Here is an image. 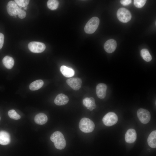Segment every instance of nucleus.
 Returning a JSON list of instances; mask_svg holds the SVG:
<instances>
[{
	"label": "nucleus",
	"instance_id": "obj_1",
	"mask_svg": "<svg viewBox=\"0 0 156 156\" xmlns=\"http://www.w3.org/2000/svg\"><path fill=\"white\" fill-rule=\"evenodd\" d=\"M55 148L62 150L64 148L66 145L65 139L62 133L60 131H56L51 135L50 138Z\"/></svg>",
	"mask_w": 156,
	"mask_h": 156
},
{
	"label": "nucleus",
	"instance_id": "obj_2",
	"mask_svg": "<svg viewBox=\"0 0 156 156\" xmlns=\"http://www.w3.org/2000/svg\"><path fill=\"white\" fill-rule=\"evenodd\" d=\"M79 127L82 131L88 133L94 130L95 125L93 122L90 119L83 118L81 119L79 122Z\"/></svg>",
	"mask_w": 156,
	"mask_h": 156
},
{
	"label": "nucleus",
	"instance_id": "obj_3",
	"mask_svg": "<svg viewBox=\"0 0 156 156\" xmlns=\"http://www.w3.org/2000/svg\"><path fill=\"white\" fill-rule=\"evenodd\" d=\"M99 23V19L96 17L90 18L87 22L84 27L85 32L88 34L94 33L97 28Z\"/></svg>",
	"mask_w": 156,
	"mask_h": 156
},
{
	"label": "nucleus",
	"instance_id": "obj_4",
	"mask_svg": "<svg viewBox=\"0 0 156 156\" xmlns=\"http://www.w3.org/2000/svg\"><path fill=\"white\" fill-rule=\"evenodd\" d=\"M117 16L118 20L123 23L128 22L131 18L130 12L124 8H120L118 9L117 12Z\"/></svg>",
	"mask_w": 156,
	"mask_h": 156
},
{
	"label": "nucleus",
	"instance_id": "obj_5",
	"mask_svg": "<svg viewBox=\"0 0 156 156\" xmlns=\"http://www.w3.org/2000/svg\"><path fill=\"white\" fill-rule=\"evenodd\" d=\"M118 121L116 114L113 112H109L103 117L102 121L104 124L107 126H112L115 124Z\"/></svg>",
	"mask_w": 156,
	"mask_h": 156
},
{
	"label": "nucleus",
	"instance_id": "obj_6",
	"mask_svg": "<svg viewBox=\"0 0 156 156\" xmlns=\"http://www.w3.org/2000/svg\"><path fill=\"white\" fill-rule=\"evenodd\" d=\"M137 115L140 121L143 124H147L150 120V113L148 111L145 109H139L137 111Z\"/></svg>",
	"mask_w": 156,
	"mask_h": 156
},
{
	"label": "nucleus",
	"instance_id": "obj_7",
	"mask_svg": "<svg viewBox=\"0 0 156 156\" xmlns=\"http://www.w3.org/2000/svg\"><path fill=\"white\" fill-rule=\"evenodd\" d=\"M28 47L31 52L36 53L43 52L46 48L45 45L44 43L35 41L30 42L28 44Z\"/></svg>",
	"mask_w": 156,
	"mask_h": 156
},
{
	"label": "nucleus",
	"instance_id": "obj_8",
	"mask_svg": "<svg viewBox=\"0 0 156 156\" xmlns=\"http://www.w3.org/2000/svg\"><path fill=\"white\" fill-rule=\"evenodd\" d=\"M66 82L70 87L75 90H79L81 87L82 80L78 77L70 78L67 79Z\"/></svg>",
	"mask_w": 156,
	"mask_h": 156
},
{
	"label": "nucleus",
	"instance_id": "obj_9",
	"mask_svg": "<svg viewBox=\"0 0 156 156\" xmlns=\"http://www.w3.org/2000/svg\"><path fill=\"white\" fill-rule=\"evenodd\" d=\"M20 8L14 1H9L7 5V11L11 16H14L18 15Z\"/></svg>",
	"mask_w": 156,
	"mask_h": 156
},
{
	"label": "nucleus",
	"instance_id": "obj_10",
	"mask_svg": "<svg viewBox=\"0 0 156 156\" xmlns=\"http://www.w3.org/2000/svg\"><path fill=\"white\" fill-rule=\"evenodd\" d=\"M117 46L116 41L113 39H110L107 41L104 44V47L105 51L108 53L114 51Z\"/></svg>",
	"mask_w": 156,
	"mask_h": 156
},
{
	"label": "nucleus",
	"instance_id": "obj_11",
	"mask_svg": "<svg viewBox=\"0 0 156 156\" xmlns=\"http://www.w3.org/2000/svg\"><path fill=\"white\" fill-rule=\"evenodd\" d=\"M136 138V133L134 129H131L127 131L125 135V139L127 142L133 143L135 141Z\"/></svg>",
	"mask_w": 156,
	"mask_h": 156
},
{
	"label": "nucleus",
	"instance_id": "obj_12",
	"mask_svg": "<svg viewBox=\"0 0 156 156\" xmlns=\"http://www.w3.org/2000/svg\"><path fill=\"white\" fill-rule=\"evenodd\" d=\"M107 86L105 83H101L98 84L96 87V94L99 98H104L106 95Z\"/></svg>",
	"mask_w": 156,
	"mask_h": 156
},
{
	"label": "nucleus",
	"instance_id": "obj_13",
	"mask_svg": "<svg viewBox=\"0 0 156 156\" xmlns=\"http://www.w3.org/2000/svg\"><path fill=\"white\" fill-rule=\"evenodd\" d=\"M83 103L84 106L91 111L95 109L96 107L95 100L94 98L92 97L84 98L83 100Z\"/></svg>",
	"mask_w": 156,
	"mask_h": 156
},
{
	"label": "nucleus",
	"instance_id": "obj_14",
	"mask_svg": "<svg viewBox=\"0 0 156 156\" xmlns=\"http://www.w3.org/2000/svg\"><path fill=\"white\" fill-rule=\"evenodd\" d=\"M69 101L68 97L63 94H58L54 100V103L58 105H63L66 104Z\"/></svg>",
	"mask_w": 156,
	"mask_h": 156
},
{
	"label": "nucleus",
	"instance_id": "obj_15",
	"mask_svg": "<svg viewBox=\"0 0 156 156\" xmlns=\"http://www.w3.org/2000/svg\"><path fill=\"white\" fill-rule=\"evenodd\" d=\"M10 141V138L9 133L4 131H0V144L6 145Z\"/></svg>",
	"mask_w": 156,
	"mask_h": 156
},
{
	"label": "nucleus",
	"instance_id": "obj_16",
	"mask_svg": "<svg viewBox=\"0 0 156 156\" xmlns=\"http://www.w3.org/2000/svg\"><path fill=\"white\" fill-rule=\"evenodd\" d=\"M35 122L39 125H42L46 123L47 121V116L43 113H40L36 115L34 117Z\"/></svg>",
	"mask_w": 156,
	"mask_h": 156
},
{
	"label": "nucleus",
	"instance_id": "obj_17",
	"mask_svg": "<svg viewBox=\"0 0 156 156\" xmlns=\"http://www.w3.org/2000/svg\"><path fill=\"white\" fill-rule=\"evenodd\" d=\"M60 70L64 76L67 77H73L75 74V71L73 69L64 65L61 67Z\"/></svg>",
	"mask_w": 156,
	"mask_h": 156
},
{
	"label": "nucleus",
	"instance_id": "obj_18",
	"mask_svg": "<svg viewBox=\"0 0 156 156\" xmlns=\"http://www.w3.org/2000/svg\"><path fill=\"white\" fill-rule=\"evenodd\" d=\"M156 131H152L147 139V142L149 146L151 148H155L156 147Z\"/></svg>",
	"mask_w": 156,
	"mask_h": 156
},
{
	"label": "nucleus",
	"instance_id": "obj_19",
	"mask_svg": "<svg viewBox=\"0 0 156 156\" xmlns=\"http://www.w3.org/2000/svg\"><path fill=\"white\" fill-rule=\"evenodd\" d=\"M3 64L8 69H11L14 64V61L12 57L9 56H5L2 60Z\"/></svg>",
	"mask_w": 156,
	"mask_h": 156
},
{
	"label": "nucleus",
	"instance_id": "obj_20",
	"mask_svg": "<svg viewBox=\"0 0 156 156\" xmlns=\"http://www.w3.org/2000/svg\"><path fill=\"white\" fill-rule=\"evenodd\" d=\"M44 82L42 80H36L31 83L29 86V88L31 90H37L41 88Z\"/></svg>",
	"mask_w": 156,
	"mask_h": 156
},
{
	"label": "nucleus",
	"instance_id": "obj_21",
	"mask_svg": "<svg viewBox=\"0 0 156 156\" xmlns=\"http://www.w3.org/2000/svg\"><path fill=\"white\" fill-rule=\"evenodd\" d=\"M140 54L143 59L147 62L150 61L152 59L151 55L146 49H142L140 51Z\"/></svg>",
	"mask_w": 156,
	"mask_h": 156
},
{
	"label": "nucleus",
	"instance_id": "obj_22",
	"mask_svg": "<svg viewBox=\"0 0 156 156\" xmlns=\"http://www.w3.org/2000/svg\"><path fill=\"white\" fill-rule=\"evenodd\" d=\"M59 4V1L56 0H49L47 2L48 7L52 10H55L57 9Z\"/></svg>",
	"mask_w": 156,
	"mask_h": 156
},
{
	"label": "nucleus",
	"instance_id": "obj_23",
	"mask_svg": "<svg viewBox=\"0 0 156 156\" xmlns=\"http://www.w3.org/2000/svg\"><path fill=\"white\" fill-rule=\"evenodd\" d=\"M8 113L9 117L12 119L17 120L21 118L20 115L14 109L10 110Z\"/></svg>",
	"mask_w": 156,
	"mask_h": 156
},
{
	"label": "nucleus",
	"instance_id": "obj_24",
	"mask_svg": "<svg viewBox=\"0 0 156 156\" xmlns=\"http://www.w3.org/2000/svg\"><path fill=\"white\" fill-rule=\"evenodd\" d=\"M14 1L18 6L24 8L28 5L29 1L27 0H15Z\"/></svg>",
	"mask_w": 156,
	"mask_h": 156
},
{
	"label": "nucleus",
	"instance_id": "obj_25",
	"mask_svg": "<svg viewBox=\"0 0 156 156\" xmlns=\"http://www.w3.org/2000/svg\"><path fill=\"white\" fill-rule=\"evenodd\" d=\"M146 1L145 0H134V4L136 7L140 8L144 6Z\"/></svg>",
	"mask_w": 156,
	"mask_h": 156
},
{
	"label": "nucleus",
	"instance_id": "obj_26",
	"mask_svg": "<svg viewBox=\"0 0 156 156\" xmlns=\"http://www.w3.org/2000/svg\"><path fill=\"white\" fill-rule=\"evenodd\" d=\"M18 15L20 18L23 19L26 16V13L25 11L22 10L21 7H20Z\"/></svg>",
	"mask_w": 156,
	"mask_h": 156
},
{
	"label": "nucleus",
	"instance_id": "obj_27",
	"mask_svg": "<svg viewBox=\"0 0 156 156\" xmlns=\"http://www.w3.org/2000/svg\"><path fill=\"white\" fill-rule=\"evenodd\" d=\"M4 36L3 34L0 33V49L2 48L4 43Z\"/></svg>",
	"mask_w": 156,
	"mask_h": 156
},
{
	"label": "nucleus",
	"instance_id": "obj_28",
	"mask_svg": "<svg viewBox=\"0 0 156 156\" xmlns=\"http://www.w3.org/2000/svg\"><path fill=\"white\" fill-rule=\"evenodd\" d=\"M120 2L122 5L126 6L130 4L131 2V0H122L120 1Z\"/></svg>",
	"mask_w": 156,
	"mask_h": 156
},
{
	"label": "nucleus",
	"instance_id": "obj_29",
	"mask_svg": "<svg viewBox=\"0 0 156 156\" xmlns=\"http://www.w3.org/2000/svg\"><path fill=\"white\" fill-rule=\"evenodd\" d=\"M24 9L25 10H27V6L24 7Z\"/></svg>",
	"mask_w": 156,
	"mask_h": 156
},
{
	"label": "nucleus",
	"instance_id": "obj_30",
	"mask_svg": "<svg viewBox=\"0 0 156 156\" xmlns=\"http://www.w3.org/2000/svg\"><path fill=\"white\" fill-rule=\"evenodd\" d=\"M0 119H1V118H0Z\"/></svg>",
	"mask_w": 156,
	"mask_h": 156
}]
</instances>
